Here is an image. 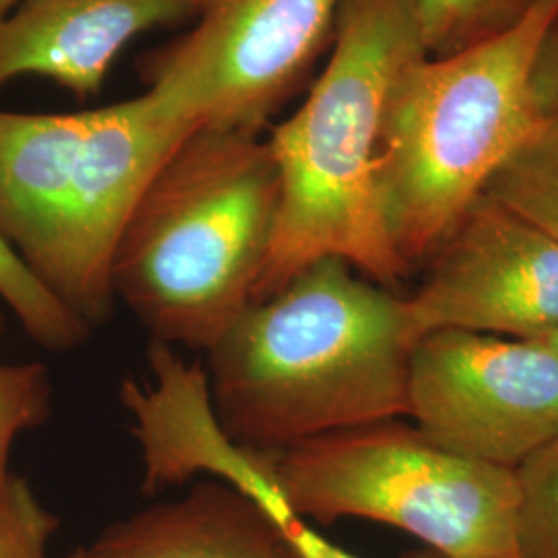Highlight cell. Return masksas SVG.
<instances>
[{"instance_id":"obj_1","label":"cell","mask_w":558,"mask_h":558,"mask_svg":"<svg viewBox=\"0 0 558 558\" xmlns=\"http://www.w3.org/2000/svg\"><path fill=\"white\" fill-rule=\"evenodd\" d=\"M354 271L336 257L308 265L205 352L211 405L232 442L278 451L408 416L416 341L405 300Z\"/></svg>"},{"instance_id":"obj_2","label":"cell","mask_w":558,"mask_h":558,"mask_svg":"<svg viewBox=\"0 0 558 558\" xmlns=\"http://www.w3.org/2000/svg\"><path fill=\"white\" fill-rule=\"evenodd\" d=\"M329 48L299 110L269 124L278 216L253 302L329 257L385 288L410 274L385 221L379 149L393 83L426 57L412 0H343Z\"/></svg>"},{"instance_id":"obj_3","label":"cell","mask_w":558,"mask_h":558,"mask_svg":"<svg viewBox=\"0 0 558 558\" xmlns=\"http://www.w3.org/2000/svg\"><path fill=\"white\" fill-rule=\"evenodd\" d=\"M263 133L199 126L149 180L120 234L112 290L154 343L209 352L253 302L278 216Z\"/></svg>"},{"instance_id":"obj_4","label":"cell","mask_w":558,"mask_h":558,"mask_svg":"<svg viewBox=\"0 0 558 558\" xmlns=\"http://www.w3.org/2000/svg\"><path fill=\"white\" fill-rule=\"evenodd\" d=\"M195 129L151 89L85 112L0 110V239L92 329L114 308L112 260L126 221Z\"/></svg>"},{"instance_id":"obj_5","label":"cell","mask_w":558,"mask_h":558,"mask_svg":"<svg viewBox=\"0 0 558 558\" xmlns=\"http://www.w3.org/2000/svg\"><path fill=\"white\" fill-rule=\"evenodd\" d=\"M557 20L558 0H536L499 36L449 57H418L399 73L383 120L379 189L410 267L433 257L538 124L532 75Z\"/></svg>"},{"instance_id":"obj_6","label":"cell","mask_w":558,"mask_h":558,"mask_svg":"<svg viewBox=\"0 0 558 558\" xmlns=\"http://www.w3.org/2000/svg\"><path fill=\"white\" fill-rule=\"evenodd\" d=\"M265 458L299 518L379 521L445 558L518 557L515 470L445 451L416 426L389 420Z\"/></svg>"},{"instance_id":"obj_7","label":"cell","mask_w":558,"mask_h":558,"mask_svg":"<svg viewBox=\"0 0 558 558\" xmlns=\"http://www.w3.org/2000/svg\"><path fill=\"white\" fill-rule=\"evenodd\" d=\"M343 0H195L189 34L143 60L197 126L263 133L331 46Z\"/></svg>"},{"instance_id":"obj_8","label":"cell","mask_w":558,"mask_h":558,"mask_svg":"<svg viewBox=\"0 0 558 558\" xmlns=\"http://www.w3.org/2000/svg\"><path fill=\"white\" fill-rule=\"evenodd\" d=\"M408 416L445 451L515 470L558 437V354L538 339L430 331L410 354Z\"/></svg>"},{"instance_id":"obj_9","label":"cell","mask_w":558,"mask_h":558,"mask_svg":"<svg viewBox=\"0 0 558 558\" xmlns=\"http://www.w3.org/2000/svg\"><path fill=\"white\" fill-rule=\"evenodd\" d=\"M405 311L414 341L437 329L546 338L558 331V240L480 195Z\"/></svg>"},{"instance_id":"obj_10","label":"cell","mask_w":558,"mask_h":558,"mask_svg":"<svg viewBox=\"0 0 558 558\" xmlns=\"http://www.w3.org/2000/svg\"><path fill=\"white\" fill-rule=\"evenodd\" d=\"M193 17L195 0H23L0 20V87L36 75L94 98L131 41Z\"/></svg>"},{"instance_id":"obj_11","label":"cell","mask_w":558,"mask_h":558,"mask_svg":"<svg viewBox=\"0 0 558 558\" xmlns=\"http://www.w3.org/2000/svg\"><path fill=\"white\" fill-rule=\"evenodd\" d=\"M85 558H300L259 502L218 478L110 525Z\"/></svg>"},{"instance_id":"obj_12","label":"cell","mask_w":558,"mask_h":558,"mask_svg":"<svg viewBox=\"0 0 558 558\" xmlns=\"http://www.w3.org/2000/svg\"><path fill=\"white\" fill-rule=\"evenodd\" d=\"M174 459L184 478L205 474L257 500L265 513L278 523L300 558H356L339 548L338 544L319 536L304 519L299 518L288 507L278 484L271 478L265 453L232 442L221 430L218 420L201 416L189 422L177 440Z\"/></svg>"},{"instance_id":"obj_13","label":"cell","mask_w":558,"mask_h":558,"mask_svg":"<svg viewBox=\"0 0 558 558\" xmlns=\"http://www.w3.org/2000/svg\"><path fill=\"white\" fill-rule=\"evenodd\" d=\"M484 195L558 240V117L538 120Z\"/></svg>"},{"instance_id":"obj_14","label":"cell","mask_w":558,"mask_h":558,"mask_svg":"<svg viewBox=\"0 0 558 558\" xmlns=\"http://www.w3.org/2000/svg\"><path fill=\"white\" fill-rule=\"evenodd\" d=\"M0 300L20 320L23 331L48 352H73L92 336V327L52 296L2 239Z\"/></svg>"},{"instance_id":"obj_15","label":"cell","mask_w":558,"mask_h":558,"mask_svg":"<svg viewBox=\"0 0 558 558\" xmlns=\"http://www.w3.org/2000/svg\"><path fill=\"white\" fill-rule=\"evenodd\" d=\"M420 41L428 59H440L490 40L530 9L525 0H412Z\"/></svg>"},{"instance_id":"obj_16","label":"cell","mask_w":558,"mask_h":558,"mask_svg":"<svg viewBox=\"0 0 558 558\" xmlns=\"http://www.w3.org/2000/svg\"><path fill=\"white\" fill-rule=\"evenodd\" d=\"M518 558H558V437L515 468Z\"/></svg>"},{"instance_id":"obj_17","label":"cell","mask_w":558,"mask_h":558,"mask_svg":"<svg viewBox=\"0 0 558 558\" xmlns=\"http://www.w3.org/2000/svg\"><path fill=\"white\" fill-rule=\"evenodd\" d=\"M52 380L41 362H0V493L15 476L9 468L15 440L50 418Z\"/></svg>"},{"instance_id":"obj_18","label":"cell","mask_w":558,"mask_h":558,"mask_svg":"<svg viewBox=\"0 0 558 558\" xmlns=\"http://www.w3.org/2000/svg\"><path fill=\"white\" fill-rule=\"evenodd\" d=\"M59 525L27 480L15 474L0 493V558H50Z\"/></svg>"},{"instance_id":"obj_19","label":"cell","mask_w":558,"mask_h":558,"mask_svg":"<svg viewBox=\"0 0 558 558\" xmlns=\"http://www.w3.org/2000/svg\"><path fill=\"white\" fill-rule=\"evenodd\" d=\"M532 94L539 119L558 117V20L539 46L532 75Z\"/></svg>"},{"instance_id":"obj_20","label":"cell","mask_w":558,"mask_h":558,"mask_svg":"<svg viewBox=\"0 0 558 558\" xmlns=\"http://www.w3.org/2000/svg\"><path fill=\"white\" fill-rule=\"evenodd\" d=\"M23 0H0V20H4L13 9H17Z\"/></svg>"},{"instance_id":"obj_21","label":"cell","mask_w":558,"mask_h":558,"mask_svg":"<svg viewBox=\"0 0 558 558\" xmlns=\"http://www.w3.org/2000/svg\"><path fill=\"white\" fill-rule=\"evenodd\" d=\"M542 343H546L550 350H555L558 354V331L555 333H550V336H546V338L538 339Z\"/></svg>"},{"instance_id":"obj_22","label":"cell","mask_w":558,"mask_h":558,"mask_svg":"<svg viewBox=\"0 0 558 558\" xmlns=\"http://www.w3.org/2000/svg\"><path fill=\"white\" fill-rule=\"evenodd\" d=\"M69 558H85V553H83V548H80V550H75Z\"/></svg>"},{"instance_id":"obj_23","label":"cell","mask_w":558,"mask_h":558,"mask_svg":"<svg viewBox=\"0 0 558 558\" xmlns=\"http://www.w3.org/2000/svg\"><path fill=\"white\" fill-rule=\"evenodd\" d=\"M2 331H4V315H2V311H0V336H2Z\"/></svg>"},{"instance_id":"obj_24","label":"cell","mask_w":558,"mask_h":558,"mask_svg":"<svg viewBox=\"0 0 558 558\" xmlns=\"http://www.w3.org/2000/svg\"><path fill=\"white\" fill-rule=\"evenodd\" d=\"M525 2H527V4H532V2H536V0H525Z\"/></svg>"},{"instance_id":"obj_25","label":"cell","mask_w":558,"mask_h":558,"mask_svg":"<svg viewBox=\"0 0 558 558\" xmlns=\"http://www.w3.org/2000/svg\"><path fill=\"white\" fill-rule=\"evenodd\" d=\"M505 558H518V557H505Z\"/></svg>"}]
</instances>
